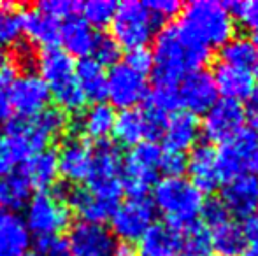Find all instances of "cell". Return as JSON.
I'll use <instances>...</instances> for the list:
<instances>
[{"label":"cell","instance_id":"cell-33","mask_svg":"<svg viewBox=\"0 0 258 256\" xmlns=\"http://www.w3.org/2000/svg\"><path fill=\"white\" fill-rule=\"evenodd\" d=\"M221 63L234 65V67L249 68L258 63V48L253 42V39L234 35L228 42L221 46Z\"/></svg>","mask_w":258,"mask_h":256},{"label":"cell","instance_id":"cell-40","mask_svg":"<svg viewBox=\"0 0 258 256\" xmlns=\"http://www.w3.org/2000/svg\"><path fill=\"white\" fill-rule=\"evenodd\" d=\"M227 9L235 16L246 28L258 32V0L251 2H227Z\"/></svg>","mask_w":258,"mask_h":256},{"label":"cell","instance_id":"cell-48","mask_svg":"<svg viewBox=\"0 0 258 256\" xmlns=\"http://www.w3.org/2000/svg\"><path fill=\"white\" fill-rule=\"evenodd\" d=\"M248 107H249V111L251 113H258V88L255 86V90L251 92V95L248 97Z\"/></svg>","mask_w":258,"mask_h":256},{"label":"cell","instance_id":"cell-18","mask_svg":"<svg viewBox=\"0 0 258 256\" xmlns=\"http://www.w3.org/2000/svg\"><path fill=\"white\" fill-rule=\"evenodd\" d=\"M93 147L88 140L71 137L60 146L56 153L58 161V174L63 176L69 183H81L86 181L92 165Z\"/></svg>","mask_w":258,"mask_h":256},{"label":"cell","instance_id":"cell-1","mask_svg":"<svg viewBox=\"0 0 258 256\" xmlns=\"http://www.w3.org/2000/svg\"><path fill=\"white\" fill-rule=\"evenodd\" d=\"M155 84H179L184 75L204 68L211 49L188 37L177 23L167 25L155 35L153 46Z\"/></svg>","mask_w":258,"mask_h":256},{"label":"cell","instance_id":"cell-16","mask_svg":"<svg viewBox=\"0 0 258 256\" xmlns=\"http://www.w3.org/2000/svg\"><path fill=\"white\" fill-rule=\"evenodd\" d=\"M177 97L179 106L194 116L201 113H207L218 100V90L214 84L213 74L209 70H195L184 75L177 84Z\"/></svg>","mask_w":258,"mask_h":256},{"label":"cell","instance_id":"cell-25","mask_svg":"<svg viewBox=\"0 0 258 256\" xmlns=\"http://www.w3.org/2000/svg\"><path fill=\"white\" fill-rule=\"evenodd\" d=\"M69 207H72L79 216L83 218V221L86 223H97L102 225L104 221L111 219L112 212H114L116 205L109 200L97 197L95 193H92L88 188H76L69 193L67 200Z\"/></svg>","mask_w":258,"mask_h":256},{"label":"cell","instance_id":"cell-43","mask_svg":"<svg viewBox=\"0 0 258 256\" xmlns=\"http://www.w3.org/2000/svg\"><path fill=\"white\" fill-rule=\"evenodd\" d=\"M39 9H42L44 13H48L49 16H53L54 20H69L72 16H78L81 4L74 2V0H44L39 4Z\"/></svg>","mask_w":258,"mask_h":256},{"label":"cell","instance_id":"cell-4","mask_svg":"<svg viewBox=\"0 0 258 256\" xmlns=\"http://www.w3.org/2000/svg\"><path fill=\"white\" fill-rule=\"evenodd\" d=\"M39 72L49 90V95L65 113H78L85 107L86 99L76 77V63L61 48H44L39 55Z\"/></svg>","mask_w":258,"mask_h":256},{"label":"cell","instance_id":"cell-38","mask_svg":"<svg viewBox=\"0 0 258 256\" xmlns=\"http://www.w3.org/2000/svg\"><path fill=\"white\" fill-rule=\"evenodd\" d=\"M21 35V14L11 4H0V48L11 46Z\"/></svg>","mask_w":258,"mask_h":256},{"label":"cell","instance_id":"cell-39","mask_svg":"<svg viewBox=\"0 0 258 256\" xmlns=\"http://www.w3.org/2000/svg\"><path fill=\"white\" fill-rule=\"evenodd\" d=\"M92 55V58L102 67H109V65L112 67L121 58V48L111 35H99Z\"/></svg>","mask_w":258,"mask_h":256},{"label":"cell","instance_id":"cell-30","mask_svg":"<svg viewBox=\"0 0 258 256\" xmlns=\"http://www.w3.org/2000/svg\"><path fill=\"white\" fill-rule=\"evenodd\" d=\"M32 198V186L21 170L9 172L0 178V209L14 214L27 207Z\"/></svg>","mask_w":258,"mask_h":256},{"label":"cell","instance_id":"cell-7","mask_svg":"<svg viewBox=\"0 0 258 256\" xmlns=\"http://www.w3.org/2000/svg\"><path fill=\"white\" fill-rule=\"evenodd\" d=\"M88 190L97 197L119 204L123 193V156L116 144L102 140L93 147L92 165L88 172Z\"/></svg>","mask_w":258,"mask_h":256},{"label":"cell","instance_id":"cell-36","mask_svg":"<svg viewBox=\"0 0 258 256\" xmlns=\"http://www.w3.org/2000/svg\"><path fill=\"white\" fill-rule=\"evenodd\" d=\"M146 107L155 109L163 114H172L179 107L177 84H155L151 92H148Z\"/></svg>","mask_w":258,"mask_h":256},{"label":"cell","instance_id":"cell-10","mask_svg":"<svg viewBox=\"0 0 258 256\" xmlns=\"http://www.w3.org/2000/svg\"><path fill=\"white\" fill-rule=\"evenodd\" d=\"M218 170H220L221 181L239 176L253 174L258 170V142L251 135L249 130H242L235 137L228 139L227 142L220 144L216 151Z\"/></svg>","mask_w":258,"mask_h":256},{"label":"cell","instance_id":"cell-51","mask_svg":"<svg viewBox=\"0 0 258 256\" xmlns=\"http://www.w3.org/2000/svg\"><path fill=\"white\" fill-rule=\"evenodd\" d=\"M253 42H255V46H256V48H258V32H256V34H255V39H253Z\"/></svg>","mask_w":258,"mask_h":256},{"label":"cell","instance_id":"cell-11","mask_svg":"<svg viewBox=\"0 0 258 256\" xmlns=\"http://www.w3.org/2000/svg\"><path fill=\"white\" fill-rule=\"evenodd\" d=\"M156 209L146 197L128 198L116 205L111 216L112 235L123 242H137L155 223Z\"/></svg>","mask_w":258,"mask_h":256},{"label":"cell","instance_id":"cell-14","mask_svg":"<svg viewBox=\"0 0 258 256\" xmlns=\"http://www.w3.org/2000/svg\"><path fill=\"white\" fill-rule=\"evenodd\" d=\"M67 244L72 256H116L118 251V242L111 230L86 221L72 226Z\"/></svg>","mask_w":258,"mask_h":256},{"label":"cell","instance_id":"cell-29","mask_svg":"<svg viewBox=\"0 0 258 256\" xmlns=\"http://www.w3.org/2000/svg\"><path fill=\"white\" fill-rule=\"evenodd\" d=\"M76 77H78L79 88H81L86 100H92L93 104H97L105 99L107 72L92 56L79 60L78 65H76Z\"/></svg>","mask_w":258,"mask_h":256},{"label":"cell","instance_id":"cell-26","mask_svg":"<svg viewBox=\"0 0 258 256\" xmlns=\"http://www.w3.org/2000/svg\"><path fill=\"white\" fill-rule=\"evenodd\" d=\"M30 247V233L16 214L0 212V256H25Z\"/></svg>","mask_w":258,"mask_h":256},{"label":"cell","instance_id":"cell-42","mask_svg":"<svg viewBox=\"0 0 258 256\" xmlns=\"http://www.w3.org/2000/svg\"><path fill=\"white\" fill-rule=\"evenodd\" d=\"M201 216H202V223L209 230L221 225V223H225L227 219H230L228 218V211L223 202H221V198H207V200H204Z\"/></svg>","mask_w":258,"mask_h":256},{"label":"cell","instance_id":"cell-47","mask_svg":"<svg viewBox=\"0 0 258 256\" xmlns=\"http://www.w3.org/2000/svg\"><path fill=\"white\" fill-rule=\"evenodd\" d=\"M16 151L13 149V146L9 144V140L6 139V135H0V178H4L6 174L13 172V168L20 163Z\"/></svg>","mask_w":258,"mask_h":256},{"label":"cell","instance_id":"cell-6","mask_svg":"<svg viewBox=\"0 0 258 256\" xmlns=\"http://www.w3.org/2000/svg\"><path fill=\"white\" fill-rule=\"evenodd\" d=\"M158 25L146 2L126 0L116 7L114 18L111 21V37L118 42L119 48H146L148 42L155 37Z\"/></svg>","mask_w":258,"mask_h":256},{"label":"cell","instance_id":"cell-17","mask_svg":"<svg viewBox=\"0 0 258 256\" xmlns=\"http://www.w3.org/2000/svg\"><path fill=\"white\" fill-rule=\"evenodd\" d=\"M139 256H181L184 253L183 230L169 221H156L137 240Z\"/></svg>","mask_w":258,"mask_h":256},{"label":"cell","instance_id":"cell-24","mask_svg":"<svg viewBox=\"0 0 258 256\" xmlns=\"http://www.w3.org/2000/svg\"><path fill=\"white\" fill-rule=\"evenodd\" d=\"M21 14V34L34 44L51 48L60 37V23L39 7H28Z\"/></svg>","mask_w":258,"mask_h":256},{"label":"cell","instance_id":"cell-8","mask_svg":"<svg viewBox=\"0 0 258 256\" xmlns=\"http://www.w3.org/2000/svg\"><path fill=\"white\" fill-rule=\"evenodd\" d=\"M163 149L155 140H143L123 158V192L130 198L144 197L155 185Z\"/></svg>","mask_w":258,"mask_h":256},{"label":"cell","instance_id":"cell-52","mask_svg":"<svg viewBox=\"0 0 258 256\" xmlns=\"http://www.w3.org/2000/svg\"><path fill=\"white\" fill-rule=\"evenodd\" d=\"M194 256H216L214 253H204V254H194Z\"/></svg>","mask_w":258,"mask_h":256},{"label":"cell","instance_id":"cell-12","mask_svg":"<svg viewBox=\"0 0 258 256\" xmlns=\"http://www.w3.org/2000/svg\"><path fill=\"white\" fill-rule=\"evenodd\" d=\"M244 123L246 109L241 106V102L220 99L207 113H204L201 132L209 142L223 144L241 133L244 130Z\"/></svg>","mask_w":258,"mask_h":256},{"label":"cell","instance_id":"cell-5","mask_svg":"<svg viewBox=\"0 0 258 256\" xmlns=\"http://www.w3.org/2000/svg\"><path fill=\"white\" fill-rule=\"evenodd\" d=\"M204 195L199 192L190 179L163 178L153 188V205L163 212L167 221L183 230L197 221L204 205Z\"/></svg>","mask_w":258,"mask_h":256},{"label":"cell","instance_id":"cell-31","mask_svg":"<svg viewBox=\"0 0 258 256\" xmlns=\"http://www.w3.org/2000/svg\"><path fill=\"white\" fill-rule=\"evenodd\" d=\"M114 120L116 113L111 104H92V107H88L86 113L81 116V120H79V132L85 133L88 139L102 142V140L107 139L109 133H112Z\"/></svg>","mask_w":258,"mask_h":256},{"label":"cell","instance_id":"cell-20","mask_svg":"<svg viewBox=\"0 0 258 256\" xmlns=\"http://www.w3.org/2000/svg\"><path fill=\"white\" fill-rule=\"evenodd\" d=\"M186 170L190 172L191 185L202 195L213 193L221 185L216 149H213L209 144H199L191 147L190 156H186Z\"/></svg>","mask_w":258,"mask_h":256},{"label":"cell","instance_id":"cell-23","mask_svg":"<svg viewBox=\"0 0 258 256\" xmlns=\"http://www.w3.org/2000/svg\"><path fill=\"white\" fill-rule=\"evenodd\" d=\"M99 34L81 16H72L60 25V37L58 41L63 46V51L69 56H78L79 60L90 58L93 53Z\"/></svg>","mask_w":258,"mask_h":256},{"label":"cell","instance_id":"cell-2","mask_svg":"<svg viewBox=\"0 0 258 256\" xmlns=\"http://www.w3.org/2000/svg\"><path fill=\"white\" fill-rule=\"evenodd\" d=\"M69 127V116L60 107H46L30 118H11L6 123V139L25 161L32 154L48 149V144Z\"/></svg>","mask_w":258,"mask_h":256},{"label":"cell","instance_id":"cell-27","mask_svg":"<svg viewBox=\"0 0 258 256\" xmlns=\"http://www.w3.org/2000/svg\"><path fill=\"white\" fill-rule=\"evenodd\" d=\"M21 172L28 179L32 188L46 192L48 188H51L58 178L56 153L51 149H44L41 153L32 154L30 158L25 160L23 170Z\"/></svg>","mask_w":258,"mask_h":256},{"label":"cell","instance_id":"cell-44","mask_svg":"<svg viewBox=\"0 0 258 256\" xmlns=\"http://www.w3.org/2000/svg\"><path fill=\"white\" fill-rule=\"evenodd\" d=\"M160 172H163L165 178H183V174L186 172V154L163 149L162 161H160Z\"/></svg>","mask_w":258,"mask_h":256},{"label":"cell","instance_id":"cell-9","mask_svg":"<svg viewBox=\"0 0 258 256\" xmlns=\"http://www.w3.org/2000/svg\"><path fill=\"white\" fill-rule=\"evenodd\" d=\"M25 226L35 237L58 235L71 223V207L58 193L39 192L25 207Z\"/></svg>","mask_w":258,"mask_h":256},{"label":"cell","instance_id":"cell-32","mask_svg":"<svg viewBox=\"0 0 258 256\" xmlns=\"http://www.w3.org/2000/svg\"><path fill=\"white\" fill-rule=\"evenodd\" d=\"M112 133L119 144L130 147L143 142V140H148L146 118H144L143 109L134 107V109H123L121 113L116 114Z\"/></svg>","mask_w":258,"mask_h":256},{"label":"cell","instance_id":"cell-15","mask_svg":"<svg viewBox=\"0 0 258 256\" xmlns=\"http://www.w3.org/2000/svg\"><path fill=\"white\" fill-rule=\"evenodd\" d=\"M11 107L21 118H30L48 107L49 90L39 74L32 70L23 72L11 86Z\"/></svg>","mask_w":258,"mask_h":256},{"label":"cell","instance_id":"cell-53","mask_svg":"<svg viewBox=\"0 0 258 256\" xmlns=\"http://www.w3.org/2000/svg\"><path fill=\"white\" fill-rule=\"evenodd\" d=\"M256 75H258V63H256Z\"/></svg>","mask_w":258,"mask_h":256},{"label":"cell","instance_id":"cell-54","mask_svg":"<svg viewBox=\"0 0 258 256\" xmlns=\"http://www.w3.org/2000/svg\"><path fill=\"white\" fill-rule=\"evenodd\" d=\"M256 211H258V205H256ZM256 219H258V218H256Z\"/></svg>","mask_w":258,"mask_h":256},{"label":"cell","instance_id":"cell-49","mask_svg":"<svg viewBox=\"0 0 258 256\" xmlns=\"http://www.w3.org/2000/svg\"><path fill=\"white\" fill-rule=\"evenodd\" d=\"M249 127H251V135L256 139V142H258V113H253V116H251V121H249Z\"/></svg>","mask_w":258,"mask_h":256},{"label":"cell","instance_id":"cell-45","mask_svg":"<svg viewBox=\"0 0 258 256\" xmlns=\"http://www.w3.org/2000/svg\"><path fill=\"white\" fill-rule=\"evenodd\" d=\"M130 68H134L139 74L146 75L153 70V55L148 48H136V49H128L125 56V62Z\"/></svg>","mask_w":258,"mask_h":256},{"label":"cell","instance_id":"cell-50","mask_svg":"<svg viewBox=\"0 0 258 256\" xmlns=\"http://www.w3.org/2000/svg\"><path fill=\"white\" fill-rule=\"evenodd\" d=\"M116 256H134V251L130 249L128 246H118V251H116Z\"/></svg>","mask_w":258,"mask_h":256},{"label":"cell","instance_id":"cell-34","mask_svg":"<svg viewBox=\"0 0 258 256\" xmlns=\"http://www.w3.org/2000/svg\"><path fill=\"white\" fill-rule=\"evenodd\" d=\"M18 63L13 56L0 51V125L7 123L11 120V86L16 79Z\"/></svg>","mask_w":258,"mask_h":256},{"label":"cell","instance_id":"cell-28","mask_svg":"<svg viewBox=\"0 0 258 256\" xmlns=\"http://www.w3.org/2000/svg\"><path fill=\"white\" fill-rule=\"evenodd\" d=\"M211 247L216 256H242V253L248 249V240L242 225L227 219L221 225L211 228Z\"/></svg>","mask_w":258,"mask_h":256},{"label":"cell","instance_id":"cell-35","mask_svg":"<svg viewBox=\"0 0 258 256\" xmlns=\"http://www.w3.org/2000/svg\"><path fill=\"white\" fill-rule=\"evenodd\" d=\"M116 7H118V4L112 0H88V2L81 4L79 16L92 28H104L111 25Z\"/></svg>","mask_w":258,"mask_h":256},{"label":"cell","instance_id":"cell-41","mask_svg":"<svg viewBox=\"0 0 258 256\" xmlns=\"http://www.w3.org/2000/svg\"><path fill=\"white\" fill-rule=\"evenodd\" d=\"M35 256H72L67 239L60 235L39 237L34 246Z\"/></svg>","mask_w":258,"mask_h":256},{"label":"cell","instance_id":"cell-21","mask_svg":"<svg viewBox=\"0 0 258 256\" xmlns=\"http://www.w3.org/2000/svg\"><path fill=\"white\" fill-rule=\"evenodd\" d=\"M213 79L216 84L218 95H221L225 100L241 102V100L248 99L255 90V75L249 68L218 63L214 68Z\"/></svg>","mask_w":258,"mask_h":256},{"label":"cell","instance_id":"cell-13","mask_svg":"<svg viewBox=\"0 0 258 256\" xmlns=\"http://www.w3.org/2000/svg\"><path fill=\"white\" fill-rule=\"evenodd\" d=\"M148 95L146 75L139 74L126 63H116L107 74L105 97L119 109H134Z\"/></svg>","mask_w":258,"mask_h":256},{"label":"cell","instance_id":"cell-19","mask_svg":"<svg viewBox=\"0 0 258 256\" xmlns=\"http://www.w3.org/2000/svg\"><path fill=\"white\" fill-rule=\"evenodd\" d=\"M221 202L228 214L237 218H251L258 205V178L255 174H246L227 181L221 192Z\"/></svg>","mask_w":258,"mask_h":256},{"label":"cell","instance_id":"cell-46","mask_svg":"<svg viewBox=\"0 0 258 256\" xmlns=\"http://www.w3.org/2000/svg\"><path fill=\"white\" fill-rule=\"evenodd\" d=\"M146 4L151 13H153L155 20L160 25L169 21L176 14H179V11L183 9L181 2H177V0H153V2H146Z\"/></svg>","mask_w":258,"mask_h":256},{"label":"cell","instance_id":"cell-3","mask_svg":"<svg viewBox=\"0 0 258 256\" xmlns=\"http://www.w3.org/2000/svg\"><path fill=\"white\" fill-rule=\"evenodd\" d=\"M177 27L206 48H221L235 35V20L216 0H195L184 6Z\"/></svg>","mask_w":258,"mask_h":256},{"label":"cell","instance_id":"cell-37","mask_svg":"<svg viewBox=\"0 0 258 256\" xmlns=\"http://www.w3.org/2000/svg\"><path fill=\"white\" fill-rule=\"evenodd\" d=\"M183 246L184 251L194 254L209 253L211 247V230L202 221H195L183 228Z\"/></svg>","mask_w":258,"mask_h":256},{"label":"cell","instance_id":"cell-22","mask_svg":"<svg viewBox=\"0 0 258 256\" xmlns=\"http://www.w3.org/2000/svg\"><path fill=\"white\" fill-rule=\"evenodd\" d=\"M199 135H201V123L191 113L174 111L170 116H167V125L162 135L167 149L184 153L186 149L197 146Z\"/></svg>","mask_w":258,"mask_h":256}]
</instances>
